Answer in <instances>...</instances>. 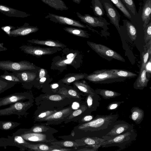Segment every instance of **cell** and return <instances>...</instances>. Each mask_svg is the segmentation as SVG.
<instances>
[{
	"mask_svg": "<svg viewBox=\"0 0 151 151\" xmlns=\"http://www.w3.org/2000/svg\"><path fill=\"white\" fill-rule=\"evenodd\" d=\"M118 114L111 113L108 115H97L91 121L79 126L80 130L91 132L98 131L107 129L118 119Z\"/></svg>",
	"mask_w": 151,
	"mask_h": 151,
	"instance_id": "cell-1",
	"label": "cell"
},
{
	"mask_svg": "<svg viewBox=\"0 0 151 151\" xmlns=\"http://www.w3.org/2000/svg\"><path fill=\"white\" fill-rule=\"evenodd\" d=\"M85 78L94 83L101 84L123 81L126 79L117 76L112 69L95 71L92 73L87 74Z\"/></svg>",
	"mask_w": 151,
	"mask_h": 151,
	"instance_id": "cell-2",
	"label": "cell"
},
{
	"mask_svg": "<svg viewBox=\"0 0 151 151\" xmlns=\"http://www.w3.org/2000/svg\"><path fill=\"white\" fill-rule=\"evenodd\" d=\"M137 134L133 129L109 139L103 142L101 145L102 147H117L123 149L128 145L136 140Z\"/></svg>",
	"mask_w": 151,
	"mask_h": 151,
	"instance_id": "cell-3",
	"label": "cell"
},
{
	"mask_svg": "<svg viewBox=\"0 0 151 151\" xmlns=\"http://www.w3.org/2000/svg\"><path fill=\"white\" fill-rule=\"evenodd\" d=\"M87 42L93 50L101 57L107 60L114 59L124 62L125 61L119 54L105 45L89 41H87Z\"/></svg>",
	"mask_w": 151,
	"mask_h": 151,
	"instance_id": "cell-4",
	"label": "cell"
},
{
	"mask_svg": "<svg viewBox=\"0 0 151 151\" xmlns=\"http://www.w3.org/2000/svg\"><path fill=\"white\" fill-rule=\"evenodd\" d=\"M35 65L31 63L22 60L13 62L10 60L0 61V70L13 72L20 70H31L35 69Z\"/></svg>",
	"mask_w": 151,
	"mask_h": 151,
	"instance_id": "cell-5",
	"label": "cell"
},
{
	"mask_svg": "<svg viewBox=\"0 0 151 151\" xmlns=\"http://www.w3.org/2000/svg\"><path fill=\"white\" fill-rule=\"evenodd\" d=\"M101 1L107 17L109 19L111 23L114 25L119 33L120 14L110 0H101Z\"/></svg>",
	"mask_w": 151,
	"mask_h": 151,
	"instance_id": "cell-6",
	"label": "cell"
},
{
	"mask_svg": "<svg viewBox=\"0 0 151 151\" xmlns=\"http://www.w3.org/2000/svg\"><path fill=\"white\" fill-rule=\"evenodd\" d=\"M114 124L113 128L106 134L103 136L102 138L107 140L133 129L132 124L123 120H116Z\"/></svg>",
	"mask_w": 151,
	"mask_h": 151,
	"instance_id": "cell-7",
	"label": "cell"
},
{
	"mask_svg": "<svg viewBox=\"0 0 151 151\" xmlns=\"http://www.w3.org/2000/svg\"><path fill=\"white\" fill-rule=\"evenodd\" d=\"M76 14L81 21L90 26L100 27L104 30L108 29L107 25H109L110 24L102 17H94L88 14H85L83 15L78 12H77Z\"/></svg>",
	"mask_w": 151,
	"mask_h": 151,
	"instance_id": "cell-8",
	"label": "cell"
},
{
	"mask_svg": "<svg viewBox=\"0 0 151 151\" xmlns=\"http://www.w3.org/2000/svg\"><path fill=\"white\" fill-rule=\"evenodd\" d=\"M19 48L24 53L35 56L52 54L58 50L54 48L41 47L26 45H22Z\"/></svg>",
	"mask_w": 151,
	"mask_h": 151,
	"instance_id": "cell-9",
	"label": "cell"
},
{
	"mask_svg": "<svg viewBox=\"0 0 151 151\" xmlns=\"http://www.w3.org/2000/svg\"><path fill=\"white\" fill-rule=\"evenodd\" d=\"M45 18L53 22L61 24L69 25L79 28H86V27L78 21L54 14L48 13Z\"/></svg>",
	"mask_w": 151,
	"mask_h": 151,
	"instance_id": "cell-10",
	"label": "cell"
},
{
	"mask_svg": "<svg viewBox=\"0 0 151 151\" xmlns=\"http://www.w3.org/2000/svg\"><path fill=\"white\" fill-rule=\"evenodd\" d=\"M30 103L28 102L19 101L11 104L10 107L0 110V116L12 114L20 115L24 113Z\"/></svg>",
	"mask_w": 151,
	"mask_h": 151,
	"instance_id": "cell-11",
	"label": "cell"
},
{
	"mask_svg": "<svg viewBox=\"0 0 151 151\" xmlns=\"http://www.w3.org/2000/svg\"><path fill=\"white\" fill-rule=\"evenodd\" d=\"M151 0H144L141 16L143 29L151 21Z\"/></svg>",
	"mask_w": 151,
	"mask_h": 151,
	"instance_id": "cell-12",
	"label": "cell"
},
{
	"mask_svg": "<svg viewBox=\"0 0 151 151\" xmlns=\"http://www.w3.org/2000/svg\"><path fill=\"white\" fill-rule=\"evenodd\" d=\"M39 29V28L36 27L27 26L12 30L7 33L9 37H17L26 35L35 32Z\"/></svg>",
	"mask_w": 151,
	"mask_h": 151,
	"instance_id": "cell-13",
	"label": "cell"
},
{
	"mask_svg": "<svg viewBox=\"0 0 151 151\" xmlns=\"http://www.w3.org/2000/svg\"><path fill=\"white\" fill-rule=\"evenodd\" d=\"M122 12L124 16L132 22H137L140 19L139 16L137 17L133 14L126 7L120 0H110Z\"/></svg>",
	"mask_w": 151,
	"mask_h": 151,
	"instance_id": "cell-14",
	"label": "cell"
},
{
	"mask_svg": "<svg viewBox=\"0 0 151 151\" xmlns=\"http://www.w3.org/2000/svg\"><path fill=\"white\" fill-rule=\"evenodd\" d=\"M146 73L145 68L140 70L139 75L133 84L134 88L142 90L147 86L149 79L146 76Z\"/></svg>",
	"mask_w": 151,
	"mask_h": 151,
	"instance_id": "cell-15",
	"label": "cell"
},
{
	"mask_svg": "<svg viewBox=\"0 0 151 151\" xmlns=\"http://www.w3.org/2000/svg\"><path fill=\"white\" fill-rule=\"evenodd\" d=\"M16 76L21 81L22 83H29L33 81L36 78L35 73L29 70H20L11 73Z\"/></svg>",
	"mask_w": 151,
	"mask_h": 151,
	"instance_id": "cell-16",
	"label": "cell"
},
{
	"mask_svg": "<svg viewBox=\"0 0 151 151\" xmlns=\"http://www.w3.org/2000/svg\"><path fill=\"white\" fill-rule=\"evenodd\" d=\"M27 141L33 142H44L47 141L45 134L31 132H28L20 135Z\"/></svg>",
	"mask_w": 151,
	"mask_h": 151,
	"instance_id": "cell-17",
	"label": "cell"
},
{
	"mask_svg": "<svg viewBox=\"0 0 151 151\" xmlns=\"http://www.w3.org/2000/svg\"><path fill=\"white\" fill-rule=\"evenodd\" d=\"M101 99L99 95L96 94H88L86 102L89 111L91 112L96 111L99 106Z\"/></svg>",
	"mask_w": 151,
	"mask_h": 151,
	"instance_id": "cell-18",
	"label": "cell"
},
{
	"mask_svg": "<svg viewBox=\"0 0 151 151\" xmlns=\"http://www.w3.org/2000/svg\"><path fill=\"white\" fill-rule=\"evenodd\" d=\"M28 42L42 45L47 46L55 47H59L63 48L66 46L58 41L51 40H40L38 39H32L27 40Z\"/></svg>",
	"mask_w": 151,
	"mask_h": 151,
	"instance_id": "cell-19",
	"label": "cell"
},
{
	"mask_svg": "<svg viewBox=\"0 0 151 151\" xmlns=\"http://www.w3.org/2000/svg\"><path fill=\"white\" fill-rule=\"evenodd\" d=\"M123 25L122 26L126 30L127 35L131 40L134 41L137 37V29L134 25L135 23L127 19H123Z\"/></svg>",
	"mask_w": 151,
	"mask_h": 151,
	"instance_id": "cell-20",
	"label": "cell"
},
{
	"mask_svg": "<svg viewBox=\"0 0 151 151\" xmlns=\"http://www.w3.org/2000/svg\"><path fill=\"white\" fill-rule=\"evenodd\" d=\"M71 108H67L59 111H56L47 117L40 119V120L49 121L60 119L69 115L71 112Z\"/></svg>",
	"mask_w": 151,
	"mask_h": 151,
	"instance_id": "cell-21",
	"label": "cell"
},
{
	"mask_svg": "<svg viewBox=\"0 0 151 151\" xmlns=\"http://www.w3.org/2000/svg\"><path fill=\"white\" fill-rule=\"evenodd\" d=\"M130 111L131 114L129 118L136 124H140L144 118V111L137 106L133 107Z\"/></svg>",
	"mask_w": 151,
	"mask_h": 151,
	"instance_id": "cell-22",
	"label": "cell"
},
{
	"mask_svg": "<svg viewBox=\"0 0 151 151\" xmlns=\"http://www.w3.org/2000/svg\"><path fill=\"white\" fill-rule=\"evenodd\" d=\"M81 140L88 147H90L97 150L100 147L101 144L106 140L97 137H86L81 139Z\"/></svg>",
	"mask_w": 151,
	"mask_h": 151,
	"instance_id": "cell-23",
	"label": "cell"
},
{
	"mask_svg": "<svg viewBox=\"0 0 151 151\" xmlns=\"http://www.w3.org/2000/svg\"><path fill=\"white\" fill-rule=\"evenodd\" d=\"M50 7L55 10L63 11L67 10L68 8L62 0H41Z\"/></svg>",
	"mask_w": 151,
	"mask_h": 151,
	"instance_id": "cell-24",
	"label": "cell"
},
{
	"mask_svg": "<svg viewBox=\"0 0 151 151\" xmlns=\"http://www.w3.org/2000/svg\"><path fill=\"white\" fill-rule=\"evenodd\" d=\"M95 91L96 94L101 96L106 99L114 98L121 95L120 93L105 89H97L95 90Z\"/></svg>",
	"mask_w": 151,
	"mask_h": 151,
	"instance_id": "cell-25",
	"label": "cell"
},
{
	"mask_svg": "<svg viewBox=\"0 0 151 151\" xmlns=\"http://www.w3.org/2000/svg\"><path fill=\"white\" fill-rule=\"evenodd\" d=\"M91 0L94 15L98 17L103 16L104 14L105 11L101 0Z\"/></svg>",
	"mask_w": 151,
	"mask_h": 151,
	"instance_id": "cell-26",
	"label": "cell"
},
{
	"mask_svg": "<svg viewBox=\"0 0 151 151\" xmlns=\"http://www.w3.org/2000/svg\"><path fill=\"white\" fill-rule=\"evenodd\" d=\"M63 29L66 32L73 35L83 38L89 37L87 32L80 28L71 27H65Z\"/></svg>",
	"mask_w": 151,
	"mask_h": 151,
	"instance_id": "cell-27",
	"label": "cell"
},
{
	"mask_svg": "<svg viewBox=\"0 0 151 151\" xmlns=\"http://www.w3.org/2000/svg\"><path fill=\"white\" fill-rule=\"evenodd\" d=\"M63 78L62 81L64 83L69 84L76 80L85 78L87 75L86 73H75L70 74Z\"/></svg>",
	"mask_w": 151,
	"mask_h": 151,
	"instance_id": "cell-28",
	"label": "cell"
},
{
	"mask_svg": "<svg viewBox=\"0 0 151 151\" xmlns=\"http://www.w3.org/2000/svg\"><path fill=\"white\" fill-rule=\"evenodd\" d=\"M114 73L118 77L125 78L135 77L137 76L136 73L124 69H112Z\"/></svg>",
	"mask_w": 151,
	"mask_h": 151,
	"instance_id": "cell-29",
	"label": "cell"
},
{
	"mask_svg": "<svg viewBox=\"0 0 151 151\" xmlns=\"http://www.w3.org/2000/svg\"><path fill=\"white\" fill-rule=\"evenodd\" d=\"M74 84L80 91L87 94L96 93L95 90L86 83L76 81Z\"/></svg>",
	"mask_w": 151,
	"mask_h": 151,
	"instance_id": "cell-30",
	"label": "cell"
},
{
	"mask_svg": "<svg viewBox=\"0 0 151 151\" xmlns=\"http://www.w3.org/2000/svg\"><path fill=\"white\" fill-rule=\"evenodd\" d=\"M126 7L136 17H139V14L137 12L135 5L133 0H120Z\"/></svg>",
	"mask_w": 151,
	"mask_h": 151,
	"instance_id": "cell-31",
	"label": "cell"
},
{
	"mask_svg": "<svg viewBox=\"0 0 151 151\" xmlns=\"http://www.w3.org/2000/svg\"><path fill=\"white\" fill-rule=\"evenodd\" d=\"M17 82L9 81L0 77V93L14 86Z\"/></svg>",
	"mask_w": 151,
	"mask_h": 151,
	"instance_id": "cell-32",
	"label": "cell"
},
{
	"mask_svg": "<svg viewBox=\"0 0 151 151\" xmlns=\"http://www.w3.org/2000/svg\"><path fill=\"white\" fill-rule=\"evenodd\" d=\"M24 146L34 151H51L52 148L44 144L35 145L26 144L23 145Z\"/></svg>",
	"mask_w": 151,
	"mask_h": 151,
	"instance_id": "cell-33",
	"label": "cell"
},
{
	"mask_svg": "<svg viewBox=\"0 0 151 151\" xmlns=\"http://www.w3.org/2000/svg\"><path fill=\"white\" fill-rule=\"evenodd\" d=\"M151 44H150V47L146 51L143 52L142 53V63L140 70H143L145 68L146 64L148 61L149 56H151Z\"/></svg>",
	"mask_w": 151,
	"mask_h": 151,
	"instance_id": "cell-34",
	"label": "cell"
},
{
	"mask_svg": "<svg viewBox=\"0 0 151 151\" xmlns=\"http://www.w3.org/2000/svg\"><path fill=\"white\" fill-rule=\"evenodd\" d=\"M0 77L9 81L22 83L20 80L16 76L11 73H9L7 71L5 70L4 74L0 75Z\"/></svg>",
	"mask_w": 151,
	"mask_h": 151,
	"instance_id": "cell-35",
	"label": "cell"
},
{
	"mask_svg": "<svg viewBox=\"0 0 151 151\" xmlns=\"http://www.w3.org/2000/svg\"><path fill=\"white\" fill-rule=\"evenodd\" d=\"M56 144L65 147H78L80 146H84L86 144L84 143H82L78 144L74 142L70 141H65L60 142H58L56 143Z\"/></svg>",
	"mask_w": 151,
	"mask_h": 151,
	"instance_id": "cell-36",
	"label": "cell"
},
{
	"mask_svg": "<svg viewBox=\"0 0 151 151\" xmlns=\"http://www.w3.org/2000/svg\"><path fill=\"white\" fill-rule=\"evenodd\" d=\"M145 32V41L147 42L151 39V21L149 22L144 29Z\"/></svg>",
	"mask_w": 151,
	"mask_h": 151,
	"instance_id": "cell-37",
	"label": "cell"
},
{
	"mask_svg": "<svg viewBox=\"0 0 151 151\" xmlns=\"http://www.w3.org/2000/svg\"><path fill=\"white\" fill-rule=\"evenodd\" d=\"M87 109V107L85 105L81 106L79 109H78L74 111L70 114L68 119H70L80 115L86 111Z\"/></svg>",
	"mask_w": 151,
	"mask_h": 151,
	"instance_id": "cell-38",
	"label": "cell"
},
{
	"mask_svg": "<svg viewBox=\"0 0 151 151\" xmlns=\"http://www.w3.org/2000/svg\"><path fill=\"white\" fill-rule=\"evenodd\" d=\"M124 102V101H116L112 102L108 104L106 107V109L109 111L116 110L120 105Z\"/></svg>",
	"mask_w": 151,
	"mask_h": 151,
	"instance_id": "cell-39",
	"label": "cell"
},
{
	"mask_svg": "<svg viewBox=\"0 0 151 151\" xmlns=\"http://www.w3.org/2000/svg\"><path fill=\"white\" fill-rule=\"evenodd\" d=\"M47 129L48 128L43 126H36L33 127L28 132L39 133L45 132Z\"/></svg>",
	"mask_w": 151,
	"mask_h": 151,
	"instance_id": "cell-40",
	"label": "cell"
},
{
	"mask_svg": "<svg viewBox=\"0 0 151 151\" xmlns=\"http://www.w3.org/2000/svg\"><path fill=\"white\" fill-rule=\"evenodd\" d=\"M56 110L47 111L41 113L37 117V119H40L44 118L56 112Z\"/></svg>",
	"mask_w": 151,
	"mask_h": 151,
	"instance_id": "cell-41",
	"label": "cell"
},
{
	"mask_svg": "<svg viewBox=\"0 0 151 151\" xmlns=\"http://www.w3.org/2000/svg\"><path fill=\"white\" fill-rule=\"evenodd\" d=\"M94 117L93 115H87L84 116L81 120L82 122L85 123L89 122L92 120Z\"/></svg>",
	"mask_w": 151,
	"mask_h": 151,
	"instance_id": "cell-42",
	"label": "cell"
},
{
	"mask_svg": "<svg viewBox=\"0 0 151 151\" xmlns=\"http://www.w3.org/2000/svg\"><path fill=\"white\" fill-rule=\"evenodd\" d=\"M14 140L17 143L20 144H29L26 142L25 140L21 136H16L14 138Z\"/></svg>",
	"mask_w": 151,
	"mask_h": 151,
	"instance_id": "cell-43",
	"label": "cell"
},
{
	"mask_svg": "<svg viewBox=\"0 0 151 151\" xmlns=\"http://www.w3.org/2000/svg\"><path fill=\"white\" fill-rule=\"evenodd\" d=\"M49 99L53 101H59L62 99V97L58 95H51L49 97Z\"/></svg>",
	"mask_w": 151,
	"mask_h": 151,
	"instance_id": "cell-44",
	"label": "cell"
},
{
	"mask_svg": "<svg viewBox=\"0 0 151 151\" xmlns=\"http://www.w3.org/2000/svg\"><path fill=\"white\" fill-rule=\"evenodd\" d=\"M13 125H14L11 122H7L3 123L2 125V128L5 130H8L11 128Z\"/></svg>",
	"mask_w": 151,
	"mask_h": 151,
	"instance_id": "cell-45",
	"label": "cell"
},
{
	"mask_svg": "<svg viewBox=\"0 0 151 151\" xmlns=\"http://www.w3.org/2000/svg\"><path fill=\"white\" fill-rule=\"evenodd\" d=\"M68 93L69 95H70L74 97H76L77 98H79V95L78 94L77 92L76 91L73 89H69L68 91Z\"/></svg>",
	"mask_w": 151,
	"mask_h": 151,
	"instance_id": "cell-46",
	"label": "cell"
},
{
	"mask_svg": "<svg viewBox=\"0 0 151 151\" xmlns=\"http://www.w3.org/2000/svg\"><path fill=\"white\" fill-rule=\"evenodd\" d=\"M151 57L149 59V60L146 63L145 66V69L146 70L147 72L149 73H151Z\"/></svg>",
	"mask_w": 151,
	"mask_h": 151,
	"instance_id": "cell-47",
	"label": "cell"
},
{
	"mask_svg": "<svg viewBox=\"0 0 151 151\" xmlns=\"http://www.w3.org/2000/svg\"><path fill=\"white\" fill-rule=\"evenodd\" d=\"M45 72L44 69L41 68L39 73V77L40 78L45 77Z\"/></svg>",
	"mask_w": 151,
	"mask_h": 151,
	"instance_id": "cell-48",
	"label": "cell"
},
{
	"mask_svg": "<svg viewBox=\"0 0 151 151\" xmlns=\"http://www.w3.org/2000/svg\"><path fill=\"white\" fill-rule=\"evenodd\" d=\"M80 107L79 104L77 102H73L72 105V108L73 109H77Z\"/></svg>",
	"mask_w": 151,
	"mask_h": 151,
	"instance_id": "cell-49",
	"label": "cell"
},
{
	"mask_svg": "<svg viewBox=\"0 0 151 151\" xmlns=\"http://www.w3.org/2000/svg\"><path fill=\"white\" fill-rule=\"evenodd\" d=\"M7 49L6 47L4 46L3 43H0V52L1 51H5Z\"/></svg>",
	"mask_w": 151,
	"mask_h": 151,
	"instance_id": "cell-50",
	"label": "cell"
},
{
	"mask_svg": "<svg viewBox=\"0 0 151 151\" xmlns=\"http://www.w3.org/2000/svg\"><path fill=\"white\" fill-rule=\"evenodd\" d=\"M79 150V151H98V150L97 149H95V148H92L91 149H89V148H84V149H81V150Z\"/></svg>",
	"mask_w": 151,
	"mask_h": 151,
	"instance_id": "cell-51",
	"label": "cell"
},
{
	"mask_svg": "<svg viewBox=\"0 0 151 151\" xmlns=\"http://www.w3.org/2000/svg\"><path fill=\"white\" fill-rule=\"evenodd\" d=\"M71 150L69 149L61 148L60 149H52L51 151H70Z\"/></svg>",
	"mask_w": 151,
	"mask_h": 151,
	"instance_id": "cell-52",
	"label": "cell"
},
{
	"mask_svg": "<svg viewBox=\"0 0 151 151\" xmlns=\"http://www.w3.org/2000/svg\"><path fill=\"white\" fill-rule=\"evenodd\" d=\"M0 9L4 11H8L9 10L8 8L3 6H0Z\"/></svg>",
	"mask_w": 151,
	"mask_h": 151,
	"instance_id": "cell-53",
	"label": "cell"
},
{
	"mask_svg": "<svg viewBox=\"0 0 151 151\" xmlns=\"http://www.w3.org/2000/svg\"><path fill=\"white\" fill-rule=\"evenodd\" d=\"M59 86L58 83H54L52 84L51 86V88L52 89H55L58 87Z\"/></svg>",
	"mask_w": 151,
	"mask_h": 151,
	"instance_id": "cell-54",
	"label": "cell"
},
{
	"mask_svg": "<svg viewBox=\"0 0 151 151\" xmlns=\"http://www.w3.org/2000/svg\"><path fill=\"white\" fill-rule=\"evenodd\" d=\"M10 29V27L8 26L4 28V31L7 32H9Z\"/></svg>",
	"mask_w": 151,
	"mask_h": 151,
	"instance_id": "cell-55",
	"label": "cell"
},
{
	"mask_svg": "<svg viewBox=\"0 0 151 151\" xmlns=\"http://www.w3.org/2000/svg\"><path fill=\"white\" fill-rule=\"evenodd\" d=\"M46 78L45 77H44L40 78V81L41 82H44L46 81Z\"/></svg>",
	"mask_w": 151,
	"mask_h": 151,
	"instance_id": "cell-56",
	"label": "cell"
},
{
	"mask_svg": "<svg viewBox=\"0 0 151 151\" xmlns=\"http://www.w3.org/2000/svg\"><path fill=\"white\" fill-rule=\"evenodd\" d=\"M74 2L76 3V4H79L81 0H72Z\"/></svg>",
	"mask_w": 151,
	"mask_h": 151,
	"instance_id": "cell-57",
	"label": "cell"
}]
</instances>
